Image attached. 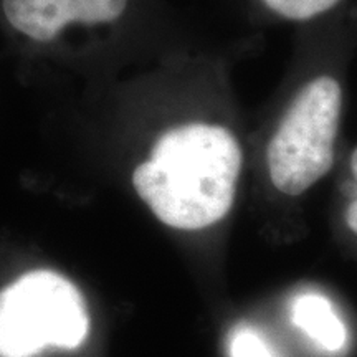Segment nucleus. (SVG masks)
I'll return each mask as SVG.
<instances>
[{
	"label": "nucleus",
	"instance_id": "obj_5",
	"mask_svg": "<svg viewBox=\"0 0 357 357\" xmlns=\"http://www.w3.org/2000/svg\"><path fill=\"white\" fill-rule=\"evenodd\" d=\"M253 29L312 24L349 7L351 0H230Z\"/></svg>",
	"mask_w": 357,
	"mask_h": 357
},
{
	"label": "nucleus",
	"instance_id": "obj_2",
	"mask_svg": "<svg viewBox=\"0 0 357 357\" xmlns=\"http://www.w3.org/2000/svg\"><path fill=\"white\" fill-rule=\"evenodd\" d=\"M356 43L349 7L294 29L288 66L260 116L263 174L281 197H303L334 167Z\"/></svg>",
	"mask_w": 357,
	"mask_h": 357
},
{
	"label": "nucleus",
	"instance_id": "obj_1",
	"mask_svg": "<svg viewBox=\"0 0 357 357\" xmlns=\"http://www.w3.org/2000/svg\"><path fill=\"white\" fill-rule=\"evenodd\" d=\"M250 50L243 42L204 40L119 77L153 128L132 189L171 229H208L234 208L245 164L234 71Z\"/></svg>",
	"mask_w": 357,
	"mask_h": 357
},
{
	"label": "nucleus",
	"instance_id": "obj_8",
	"mask_svg": "<svg viewBox=\"0 0 357 357\" xmlns=\"http://www.w3.org/2000/svg\"><path fill=\"white\" fill-rule=\"evenodd\" d=\"M349 172H351V197L346 205V223L357 235V146L349 155Z\"/></svg>",
	"mask_w": 357,
	"mask_h": 357
},
{
	"label": "nucleus",
	"instance_id": "obj_6",
	"mask_svg": "<svg viewBox=\"0 0 357 357\" xmlns=\"http://www.w3.org/2000/svg\"><path fill=\"white\" fill-rule=\"evenodd\" d=\"M293 323L326 351L342 349L347 341L346 326L321 294L306 293L294 300Z\"/></svg>",
	"mask_w": 357,
	"mask_h": 357
},
{
	"label": "nucleus",
	"instance_id": "obj_3",
	"mask_svg": "<svg viewBox=\"0 0 357 357\" xmlns=\"http://www.w3.org/2000/svg\"><path fill=\"white\" fill-rule=\"evenodd\" d=\"M3 25L93 83L204 42L169 0H0Z\"/></svg>",
	"mask_w": 357,
	"mask_h": 357
},
{
	"label": "nucleus",
	"instance_id": "obj_7",
	"mask_svg": "<svg viewBox=\"0 0 357 357\" xmlns=\"http://www.w3.org/2000/svg\"><path fill=\"white\" fill-rule=\"evenodd\" d=\"M231 357H276L252 329H238L230 341Z\"/></svg>",
	"mask_w": 357,
	"mask_h": 357
},
{
	"label": "nucleus",
	"instance_id": "obj_4",
	"mask_svg": "<svg viewBox=\"0 0 357 357\" xmlns=\"http://www.w3.org/2000/svg\"><path fill=\"white\" fill-rule=\"evenodd\" d=\"M83 296L55 271H30L0 291V357L77 349L88 336Z\"/></svg>",
	"mask_w": 357,
	"mask_h": 357
}]
</instances>
